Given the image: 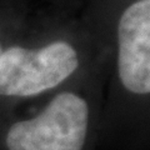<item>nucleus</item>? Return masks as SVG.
<instances>
[{"mask_svg":"<svg viewBox=\"0 0 150 150\" xmlns=\"http://www.w3.org/2000/svg\"><path fill=\"white\" fill-rule=\"evenodd\" d=\"M118 73L128 91H150V0H139L123 13L118 25Z\"/></svg>","mask_w":150,"mask_h":150,"instance_id":"obj_3","label":"nucleus"},{"mask_svg":"<svg viewBox=\"0 0 150 150\" xmlns=\"http://www.w3.org/2000/svg\"><path fill=\"white\" fill-rule=\"evenodd\" d=\"M0 53H1V51H0Z\"/></svg>","mask_w":150,"mask_h":150,"instance_id":"obj_4","label":"nucleus"},{"mask_svg":"<svg viewBox=\"0 0 150 150\" xmlns=\"http://www.w3.org/2000/svg\"><path fill=\"white\" fill-rule=\"evenodd\" d=\"M78 67L76 50L64 40L38 50L11 46L0 53V95H39L60 85Z\"/></svg>","mask_w":150,"mask_h":150,"instance_id":"obj_2","label":"nucleus"},{"mask_svg":"<svg viewBox=\"0 0 150 150\" xmlns=\"http://www.w3.org/2000/svg\"><path fill=\"white\" fill-rule=\"evenodd\" d=\"M89 126V106L80 95L58 94L39 114L9 128L8 150H83Z\"/></svg>","mask_w":150,"mask_h":150,"instance_id":"obj_1","label":"nucleus"}]
</instances>
